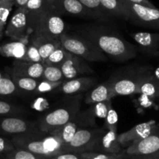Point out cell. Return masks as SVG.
Segmentation results:
<instances>
[{"mask_svg":"<svg viewBox=\"0 0 159 159\" xmlns=\"http://www.w3.org/2000/svg\"><path fill=\"white\" fill-rule=\"evenodd\" d=\"M14 7L13 0H0V27L4 29L10 16L12 9Z\"/></svg>","mask_w":159,"mask_h":159,"instance_id":"e575fe53","label":"cell"},{"mask_svg":"<svg viewBox=\"0 0 159 159\" xmlns=\"http://www.w3.org/2000/svg\"><path fill=\"white\" fill-rule=\"evenodd\" d=\"M84 93L73 95L59 106L40 118L37 121L42 132L50 133L71 121L80 112Z\"/></svg>","mask_w":159,"mask_h":159,"instance_id":"3957f363","label":"cell"},{"mask_svg":"<svg viewBox=\"0 0 159 159\" xmlns=\"http://www.w3.org/2000/svg\"><path fill=\"white\" fill-rule=\"evenodd\" d=\"M28 43L13 41L1 45L0 55L8 58H13L15 60L26 61V54Z\"/></svg>","mask_w":159,"mask_h":159,"instance_id":"cb8c5ba5","label":"cell"},{"mask_svg":"<svg viewBox=\"0 0 159 159\" xmlns=\"http://www.w3.org/2000/svg\"><path fill=\"white\" fill-rule=\"evenodd\" d=\"M138 52L153 58H159V33L135 32L131 34Z\"/></svg>","mask_w":159,"mask_h":159,"instance_id":"4fadbf2b","label":"cell"},{"mask_svg":"<svg viewBox=\"0 0 159 159\" xmlns=\"http://www.w3.org/2000/svg\"><path fill=\"white\" fill-rule=\"evenodd\" d=\"M45 64L24 60H14L10 75L41 80L43 75Z\"/></svg>","mask_w":159,"mask_h":159,"instance_id":"e0dca14e","label":"cell"},{"mask_svg":"<svg viewBox=\"0 0 159 159\" xmlns=\"http://www.w3.org/2000/svg\"><path fill=\"white\" fill-rule=\"evenodd\" d=\"M0 159H49L48 157L40 156L22 148H15L13 151L6 154Z\"/></svg>","mask_w":159,"mask_h":159,"instance_id":"4dcf8cb0","label":"cell"},{"mask_svg":"<svg viewBox=\"0 0 159 159\" xmlns=\"http://www.w3.org/2000/svg\"><path fill=\"white\" fill-rule=\"evenodd\" d=\"M80 154L82 159H126V154L124 153V150L119 154H105L94 151H88Z\"/></svg>","mask_w":159,"mask_h":159,"instance_id":"d6a6232c","label":"cell"},{"mask_svg":"<svg viewBox=\"0 0 159 159\" xmlns=\"http://www.w3.org/2000/svg\"><path fill=\"white\" fill-rule=\"evenodd\" d=\"M129 157L137 159H159V151L154 153V154H149V155H135L129 156Z\"/></svg>","mask_w":159,"mask_h":159,"instance_id":"b9f144b4","label":"cell"},{"mask_svg":"<svg viewBox=\"0 0 159 159\" xmlns=\"http://www.w3.org/2000/svg\"><path fill=\"white\" fill-rule=\"evenodd\" d=\"M159 151V127L145 138L137 140L124 150L128 156L149 155Z\"/></svg>","mask_w":159,"mask_h":159,"instance_id":"9a60e30c","label":"cell"},{"mask_svg":"<svg viewBox=\"0 0 159 159\" xmlns=\"http://www.w3.org/2000/svg\"><path fill=\"white\" fill-rule=\"evenodd\" d=\"M94 152L119 154L123 151L118 140L117 131L105 130L98 138L93 149Z\"/></svg>","mask_w":159,"mask_h":159,"instance_id":"ac0fdd59","label":"cell"},{"mask_svg":"<svg viewBox=\"0 0 159 159\" xmlns=\"http://www.w3.org/2000/svg\"><path fill=\"white\" fill-rule=\"evenodd\" d=\"M16 8H25L28 0H13Z\"/></svg>","mask_w":159,"mask_h":159,"instance_id":"7bdbcfd3","label":"cell"},{"mask_svg":"<svg viewBox=\"0 0 159 159\" xmlns=\"http://www.w3.org/2000/svg\"><path fill=\"white\" fill-rule=\"evenodd\" d=\"M148 72L141 80L137 88V94H143L152 101H159V79Z\"/></svg>","mask_w":159,"mask_h":159,"instance_id":"603a6c76","label":"cell"},{"mask_svg":"<svg viewBox=\"0 0 159 159\" xmlns=\"http://www.w3.org/2000/svg\"><path fill=\"white\" fill-rule=\"evenodd\" d=\"M115 97L113 92L112 84L109 79L102 84H99L97 86L91 88L85 94L84 103L87 105H92L98 102H105L111 100Z\"/></svg>","mask_w":159,"mask_h":159,"instance_id":"44dd1931","label":"cell"},{"mask_svg":"<svg viewBox=\"0 0 159 159\" xmlns=\"http://www.w3.org/2000/svg\"><path fill=\"white\" fill-rule=\"evenodd\" d=\"M128 16V21L153 30H159V10L122 0Z\"/></svg>","mask_w":159,"mask_h":159,"instance_id":"52a82bcc","label":"cell"},{"mask_svg":"<svg viewBox=\"0 0 159 159\" xmlns=\"http://www.w3.org/2000/svg\"><path fill=\"white\" fill-rule=\"evenodd\" d=\"M50 159H82L81 154L76 152H61Z\"/></svg>","mask_w":159,"mask_h":159,"instance_id":"ab89813d","label":"cell"},{"mask_svg":"<svg viewBox=\"0 0 159 159\" xmlns=\"http://www.w3.org/2000/svg\"><path fill=\"white\" fill-rule=\"evenodd\" d=\"M153 75H154L155 77H157V79H159V64L157 65V66L155 69H154L152 71Z\"/></svg>","mask_w":159,"mask_h":159,"instance_id":"ee69618b","label":"cell"},{"mask_svg":"<svg viewBox=\"0 0 159 159\" xmlns=\"http://www.w3.org/2000/svg\"><path fill=\"white\" fill-rule=\"evenodd\" d=\"M70 54L71 53L69 52L66 48H64L61 45L49 55V56L44 61V64L46 66L61 67L65 61L68 59Z\"/></svg>","mask_w":159,"mask_h":159,"instance_id":"83f0119b","label":"cell"},{"mask_svg":"<svg viewBox=\"0 0 159 159\" xmlns=\"http://www.w3.org/2000/svg\"><path fill=\"white\" fill-rule=\"evenodd\" d=\"M126 159H137V158H134V157H129V156L126 155Z\"/></svg>","mask_w":159,"mask_h":159,"instance_id":"bcb514c9","label":"cell"},{"mask_svg":"<svg viewBox=\"0 0 159 159\" xmlns=\"http://www.w3.org/2000/svg\"><path fill=\"white\" fill-rule=\"evenodd\" d=\"M29 42L34 44L38 48L43 61H45L56 48L62 45L60 38H52L34 33L30 34Z\"/></svg>","mask_w":159,"mask_h":159,"instance_id":"d6986e66","label":"cell"},{"mask_svg":"<svg viewBox=\"0 0 159 159\" xmlns=\"http://www.w3.org/2000/svg\"><path fill=\"white\" fill-rule=\"evenodd\" d=\"M91 13L93 19H105L108 13L102 7L100 0H78Z\"/></svg>","mask_w":159,"mask_h":159,"instance_id":"484cf974","label":"cell"},{"mask_svg":"<svg viewBox=\"0 0 159 159\" xmlns=\"http://www.w3.org/2000/svg\"><path fill=\"white\" fill-rule=\"evenodd\" d=\"M128 2H132V3L138 4V5L144 6V7H151V8H156V7L154 5H153L149 0H126Z\"/></svg>","mask_w":159,"mask_h":159,"instance_id":"60d3db41","label":"cell"},{"mask_svg":"<svg viewBox=\"0 0 159 159\" xmlns=\"http://www.w3.org/2000/svg\"><path fill=\"white\" fill-rule=\"evenodd\" d=\"M5 34L13 41L29 43L32 31L28 13L25 9H16L7 24Z\"/></svg>","mask_w":159,"mask_h":159,"instance_id":"30bf717a","label":"cell"},{"mask_svg":"<svg viewBox=\"0 0 159 159\" xmlns=\"http://www.w3.org/2000/svg\"><path fill=\"white\" fill-rule=\"evenodd\" d=\"M62 46L69 52L80 56L87 62H105L108 59L106 55L94 43L79 34H65L60 37Z\"/></svg>","mask_w":159,"mask_h":159,"instance_id":"5b68a950","label":"cell"},{"mask_svg":"<svg viewBox=\"0 0 159 159\" xmlns=\"http://www.w3.org/2000/svg\"><path fill=\"white\" fill-rule=\"evenodd\" d=\"M62 82H52L46 80H39L38 84L33 93L34 94H44L53 91L58 88Z\"/></svg>","mask_w":159,"mask_h":159,"instance_id":"8d00e7d4","label":"cell"},{"mask_svg":"<svg viewBox=\"0 0 159 159\" xmlns=\"http://www.w3.org/2000/svg\"><path fill=\"white\" fill-rule=\"evenodd\" d=\"M97 80V78L94 76H79L65 80L53 91L66 95H76L88 91L94 88Z\"/></svg>","mask_w":159,"mask_h":159,"instance_id":"5bb4252c","label":"cell"},{"mask_svg":"<svg viewBox=\"0 0 159 159\" xmlns=\"http://www.w3.org/2000/svg\"><path fill=\"white\" fill-rule=\"evenodd\" d=\"M27 112H28V110L24 107L0 99V116H22L23 117L24 115Z\"/></svg>","mask_w":159,"mask_h":159,"instance_id":"f546056e","label":"cell"},{"mask_svg":"<svg viewBox=\"0 0 159 159\" xmlns=\"http://www.w3.org/2000/svg\"><path fill=\"white\" fill-rule=\"evenodd\" d=\"M42 80H46L52 82H63L65 81L61 67L52 66L45 65Z\"/></svg>","mask_w":159,"mask_h":159,"instance_id":"1f68e13d","label":"cell"},{"mask_svg":"<svg viewBox=\"0 0 159 159\" xmlns=\"http://www.w3.org/2000/svg\"><path fill=\"white\" fill-rule=\"evenodd\" d=\"M32 33L59 38L66 32V26L60 16L51 10L37 14L28 13Z\"/></svg>","mask_w":159,"mask_h":159,"instance_id":"8992f818","label":"cell"},{"mask_svg":"<svg viewBox=\"0 0 159 159\" xmlns=\"http://www.w3.org/2000/svg\"><path fill=\"white\" fill-rule=\"evenodd\" d=\"M61 70L65 80L79 77L81 75L94 73V70L88 65L86 60L72 53L62 65Z\"/></svg>","mask_w":159,"mask_h":159,"instance_id":"2e32d148","label":"cell"},{"mask_svg":"<svg viewBox=\"0 0 159 159\" xmlns=\"http://www.w3.org/2000/svg\"><path fill=\"white\" fill-rule=\"evenodd\" d=\"M24 9L30 14H37L50 10L48 0H28Z\"/></svg>","mask_w":159,"mask_h":159,"instance_id":"836d02e7","label":"cell"},{"mask_svg":"<svg viewBox=\"0 0 159 159\" xmlns=\"http://www.w3.org/2000/svg\"><path fill=\"white\" fill-rule=\"evenodd\" d=\"M149 66H131L113 73L109 78L115 97L137 94V88L143 76L152 70Z\"/></svg>","mask_w":159,"mask_h":159,"instance_id":"277c9868","label":"cell"},{"mask_svg":"<svg viewBox=\"0 0 159 159\" xmlns=\"http://www.w3.org/2000/svg\"><path fill=\"white\" fill-rule=\"evenodd\" d=\"M15 148H22L40 156L51 158L63 151V144L54 132L42 131L12 137Z\"/></svg>","mask_w":159,"mask_h":159,"instance_id":"7a4b0ae2","label":"cell"},{"mask_svg":"<svg viewBox=\"0 0 159 159\" xmlns=\"http://www.w3.org/2000/svg\"><path fill=\"white\" fill-rule=\"evenodd\" d=\"M26 61L32 62H41L43 63L44 61L40 55L39 50L34 44L29 42L27 45V54H26Z\"/></svg>","mask_w":159,"mask_h":159,"instance_id":"74e56055","label":"cell"},{"mask_svg":"<svg viewBox=\"0 0 159 159\" xmlns=\"http://www.w3.org/2000/svg\"><path fill=\"white\" fill-rule=\"evenodd\" d=\"M51 11L59 16H78L92 18L91 13L78 0H48Z\"/></svg>","mask_w":159,"mask_h":159,"instance_id":"7c38bea8","label":"cell"},{"mask_svg":"<svg viewBox=\"0 0 159 159\" xmlns=\"http://www.w3.org/2000/svg\"><path fill=\"white\" fill-rule=\"evenodd\" d=\"M0 52H1V45H0Z\"/></svg>","mask_w":159,"mask_h":159,"instance_id":"7dc6e473","label":"cell"},{"mask_svg":"<svg viewBox=\"0 0 159 159\" xmlns=\"http://www.w3.org/2000/svg\"><path fill=\"white\" fill-rule=\"evenodd\" d=\"M118 114L116 110L113 108L112 105H109L108 113H107L106 118L105 119V124L104 127L106 130H114L117 131L118 127Z\"/></svg>","mask_w":159,"mask_h":159,"instance_id":"d590c367","label":"cell"},{"mask_svg":"<svg viewBox=\"0 0 159 159\" xmlns=\"http://www.w3.org/2000/svg\"><path fill=\"white\" fill-rule=\"evenodd\" d=\"M76 33L90 40L115 62H124L137 57V46L130 43L119 33L104 24L78 26Z\"/></svg>","mask_w":159,"mask_h":159,"instance_id":"6da1fadb","label":"cell"},{"mask_svg":"<svg viewBox=\"0 0 159 159\" xmlns=\"http://www.w3.org/2000/svg\"><path fill=\"white\" fill-rule=\"evenodd\" d=\"M3 30H4V29H2V28H1V27H0V39H1V38H2V34H3Z\"/></svg>","mask_w":159,"mask_h":159,"instance_id":"f6af8a7d","label":"cell"},{"mask_svg":"<svg viewBox=\"0 0 159 159\" xmlns=\"http://www.w3.org/2000/svg\"><path fill=\"white\" fill-rule=\"evenodd\" d=\"M102 7L109 16L128 21V16L122 0H100Z\"/></svg>","mask_w":159,"mask_h":159,"instance_id":"d4e9b609","label":"cell"},{"mask_svg":"<svg viewBox=\"0 0 159 159\" xmlns=\"http://www.w3.org/2000/svg\"><path fill=\"white\" fill-rule=\"evenodd\" d=\"M159 127V123L149 121L140 123L123 134H118V140L123 150L130 147L137 140L145 138Z\"/></svg>","mask_w":159,"mask_h":159,"instance_id":"8fae6325","label":"cell"},{"mask_svg":"<svg viewBox=\"0 0 159 159\" xmlns=\"http://www.w3.org/2000/svg\"><path fill=\"white\" fill-rule=\"evenodd\" d=\"M39 131L37 121L27 120L22 116H0V136L12 138Z\"/></svg>","mask_w":159,"mask_h":159,"instance_id":"9c48e42d","label":"cell"},{"mask_svg":"<svg viewBox=\"0 0 159 159\" xmlns=\"http://www.w3.org/2000/svg\"><path fill=\"white\" fill-rule=\"evenodd\" d=\"M111 104V100L105 101V102H98V103L92 104L90 105L88 108L84 111H80V114L84 119L85 121L88 124L90 127H97L95 119H104L106 118L108 113L109 105Z\"/></svg>","mask_w":159,"mask_h":159,"instance_id":"7402d4cb","label":"cell"},{"mask_svg":"<svg viewBox=\"0 0 159 159\" xmlns=\"http://www.w3.org/2000/svg\"><path fill=\"white\" fill-rule=\"evenodd\" d=\"M14 148V144L10 137L0 136V157L13 151Z\"/></svg>","mask_w":159,"mask_h":159,"instance_id":"f35d334b","label":"cell"},{"mask_svg":"<svg viewBox=\"0 0 159 159\" xmlns=\"http://www.w3.org/2000/svg\"><path fill=\"white\" fill-rule=\"evenodd\" d=\"M19 92L10 76H3L0 72V99L16 95Z\"/></svg>","mask_w":159,"mask_h":159,"instance_id":"f1b7e54d","label":"cell"},{"mask_svg":"<svg viewBox=\"0 0 159 159\" xmlns=\"http://www.w3.org/2000/svg\"><path fill=\"white\" fill-rule=\"evenodd\" d=\"M87 127H89V126L79 112L71 121L52 132H54L57 134L61 141L62 142L64 148V147L66 146L71 141L78 129L80 128Z\"/></svg>","mask_w":159,"mask_h":159,"instance_id":"ffe728a7","label":"cell"},{"mask_svg":"<svg viewBox=\"0 0 159 159\" xmlns=\"http://www.w3.org/2000/svg\"><path fill=\"white\" fill-rule=\"evenodd\" d=\"M105 130L106 129L104 126L80 128L76 133L71 141L64 147L63 151L76 153L93 151L96 142Z\"/></svg>","mask_w":159,"mask_h":159,"instance_id":"ba28073f","label":"cell"},{"mask_svg":"<svg viewBox=\"0 0 159 159\" xmlns=\"http://www.w3.org/2000/svg\"><path fill=\"white\" fill-rule=\"evenodd\" d=\"M10 77L14 82L15 85L19 91L34 92L38 84L39 80L27 76H20L10 75Z\"/></svg>","mask_w":159,"mask_h":159,"instance_id":"4316f807","label":"cell"}]
</instances>
